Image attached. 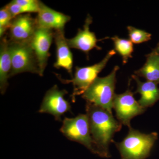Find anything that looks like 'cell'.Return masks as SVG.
I'll list each match as a JSON object with an SVG mask.
<instances>
[{
	"label": "cell",
	"instance_id": "1",
	"mask_svg": "<svg viewBox=\"0 0 159 159\" xmlns=\"http://www.w3.org/2000/svg\"><path fill=\"white\" fill-rule=\"evenodd\" d=\"M86 111L96 154L103 158L110 157L109 145L115 134L121 130L122 124L115 119L112 113L89 102H86Z\"/></svg>",
	"mask_w": 159,
	"mask_h": 159
},
{
	"label": "cell",
	"instance_id": "2",
	"mask_svg": "<svg viewBox=\"0 0 159 159\" xmlns=\"http://www.w3.org/2000/svg\"><path fill=\"white\" fill-rule=\"evenodd\" d=\"M157 132L146 134L130 128L128 134L120 142H115L121 159H146L158 139Z\"/></svg>",
	"mask_w": 159,
	"mask_h": 159
},
{
	"label": "cell",
	"instance_id": "3",
	"mask_svg": "<svg viewBox=\"0 0 159 159\" xmlns=\"http://www.w3.org/2000/svg\"><path fill=\"white\" fill-rule=\"evenodd\" d=\"M119 67L115 66L110 74L105 77H97L82 95L86 102L99 107L111 113L113 109L116 76Z\"/></svg>",
	"mask_w": 159,
	"mask_h": 159
},
{
	"label": "cell",
	"instance_id": "4",
	"mask_svg": "<svg viewBox=\"0 0 159 159\" xmlns=\"http://www.w3.org/2000/svg\"><path fill=\"white\" fill-rule=\"evenodd\" d=\"M9 48L11 60L10 77L25 72L39 75L37 59L30 42L9 40Z\"/></svg>",
	"mask_w": 159,
	"mask_h": 159
},
{
	"label": "cell",
	"instance_id": "5",
	"mask_svg": "<svg viewBox=\"0 0 159 159\" xmlns=\"http://www.w3.org/2000/svg\"><path fill=\"white\" fill-rule=\"evenodd\" d=\"M60 130L67 139L83 145L96 154L86 114H79L74 118H65Z\"/></svg>",
	"mask_w": 159,
	"mask_h": 159
},
{
	"label": "cell",
	"instance_id": "6",
	"mask_svg": "<svg viewBox=\"0 0 159 159\" xmlns=\"http://www.w3.org/2000/svg\"><path fill=\"white\" fill-rule=\"evenodd\" d=\"M116 53V52L113 49L109 51L105 57L99 62L88 66L76 67L73 78L69 80H62L67 83H72L73 84L74 89L71 95L72 101H75V97L82 95L84 93Z\"/></svg>",
	"mask_w": 159,
	"mask_h": 159
},
{
	"label": "cell",
	"instance_id": "7",
	"mask_svg": "<svg viewBox=\"0 0 159 159\" xmlns=\"http://www.w3.org/2000/svg\"><path fill=\"white\" fill-rule=\"evenodd\" d=\"M113 109L117 120L121 124L131 128L132 119L144 113L146 109L142 107L134 97V93L128 89L123 93L116 94L113 102Z\"/></svg>",
	"mask_w": 159,
	"mask_h": 159
},
{
	"label": "cell",
	"instance_id": "8",
	"mask_svg": "<svg viewBox=\"0 0 159 159\" xmlns=\"http://www.w3.org/2000/svg\"><path fill=\"white\" fill-rule=\"evenodd\" d=\"M67 93L66 90L60 89L57 85L53 86L46 93L39 112L50 114L55 120L61 121L63 115L71 111L70 104L64 98Z\"/></svg>",
	"mask_w": 159,
	"mask_h": 159
},
{
	"label": "cell",
	"instance_id": "9",
	"mask_svg": "<svg viewBox=\"0 0 159 159\" xmlns=\"http://www.w3.org/2000/svg\"><path fill=\"white\" fill-rule=\"evenodd\" d=\"M54 39L53 30L37 27L30 41L37 59L39 75L43 76L50 56V48Z\"/></svg>",
	"mask_w": 159,
	"mask_h": 159
},
{
	"label": "cell",
	"instance_id": "10",
	"mask_svg": "<svg viewBox=\"0 0 159 159\" xmlns=\"http://www.w3.org/2000/svg\"><path fill=\"white\" fill-rule=\"evenodd\" d=\"M93 23L92 16L88 14L86 18L83 29H78L74 37L67 39L70 48L76 49L85 53L89 58V52L93 49L101 50V47L97 45V43L101 39H98L96 34L90 30V26Z\"/></svg>",
	"mask_w": 159,
	"mask_h": 159
},
{
	"label": "cell",
	"instance_id": "11",
	"mask_svg": "<svg viewBox=\"0 0 159 159\" xmlns=\"http://www.w3.org/2000/svg\"><path fill=\"white\" fill-rule=\"evenodd\" d=\"M35 19L30 14L14 17L9 29L10 41L17 42H30L37 29Z\"/></svg>",
	"mask_w": 159,
	"mask_h": 159
},
{
	"label": "cell",
	"instance_id": "12",
	"mask_svg": "<svg viewBox=\"0 0 159 159\" xmlns=\"http://www.w3.org/2000/svg\"><path fill=\"white\" fill-rule=\"evenodd\" d=\"M70 19L69 16L51 9L41 2L35 18L38 28L55 31H64L66 24Z\"/></svg>",
	"mask_w": 159,
	"mask_h": 159
},
{
	"label": "cell",
	"instance_id": "13",
	"mask_svg": "<svg viewBox=\"0 0 159 159\" xmlns=\"http://www.w3.org/2000/svg\"><path fill=\"white\" fill-rule=\"evenodd\" d=\"M54 41L56 46V61L54 66L57 69H64L72 75L74 65L73 55L65 36L64 31H55Z\"/></svg>",
	"mask_w": 159,
	"mask_h": 159
},
{
	"label": "cell",
	"instance_id": "14",
	"mask_svg": "<svg viewBox=\"0 0 159 159\" xmlns=\"http://www.w3.org/2000/svg\"><path fill=\"white\" fill-rule=\"evenodd\" d=\"M133 78L137 83V89L135 93L141 95L138 102L142 107L145 109L153 106L159 100V88L157 84L151 81L142 82L135 75Z\"/></svg>",
	"mask_w": 159,
	"mask_h": 159
},
{
	"label": "cell",
	"instance_id": "15",
	"mask_svg": "<svg viewBox=\"0 0 159 159\" xmlns=\"http://www.w3.org/2000/svg\"><path fill=\"white\" fill-rule=\"evenodd\" d=\"M11 70V55L9 48V40L6 37L2 38L0 45V90L4 94L9 84Z\"/></svg>",
	"mask_w": 159,
	"mask_h": 159
},
{
	"label": "cell",
	"instance_id": "16",
	"mask_svg": "<svg viewBox=\"0 0 159 159\" xmlns=\"http://www.w3.org/2000/svg\"><path fill=\"white\" fill-rule=\"evenodd\" d=\"M146 60L141 68L135 71L138 77H142L151 81L159 84V54L154 49L146 55Z\"/></svg>",
	"mask_w": 159,
	"mask_h": 159
},
{
	"label": "cell",
	"instance_id": "17",
	"mask_svg": "<svg viewBox=\"0 0 159 159\" xmlns=\"http://www.w3.org/2000/svg\"><path fill=\"white\" fill-rule=\"evenodd\" d=\"M111 39L113 42L114 50L122 57L123 64H126L129 58L133 57L134 49L132 42L129 39L120 38L116 35Z\"/></svg>",
	"mask_w": 159,
	"mask_h": 159
},
{
	"label": "cell",
	"instance_id": "18",
	"mask_svg": "<svg viewBox=\"0 0 159 159\" xmlns=\"http://www.w3.org/2000/svg\"><path fill=\"white\" fill-rule=\"evenodd\" d=\"M6 7L9 10L13 17L19 15L25 14H30V13H38L39 11V7H29L19 5L15 2L11 1L6 5Z\"/></svg>",
	"mask_w": 159,
	"mask_h": 159
},
{
	"label": "cell",
	"instance_id": "19",
	"mask_svg": "<svg viewBox=\"0 0 159 159\" xmlns=\"http://www.w3.org/2000/svg\"><path fill=\"white\" fill-rule=\"evenodd\" d=\"M129 40L134 44L142 43L151 39L152 34L144 30L136 29L132 26L127 28Z\"/></svg>",
	"mask_w": 159,
	"mask_h": 159
},
{
	"label": "cell",
	"instance_id": "20",
	"mask_svg": "<svg viewBox=\"0 0 159 159\" xmlns=\"http://www.w3.org/2000/svg\"><path fill=\"white\" fill-rule=\"evenodd\" d=\"M13 16L6 6L0 10V37H4L6 31L9 30Z\"/></svg>",
	"mask_w": 159,
	"mask_h": 159
},
{
	"label": "cell",
	"instance_id": "21",
	"mask_svg": "<svg viewBox=\"0 0 159 159\" xmlns=\"http://www.w3.org/2000/svg\"><path fill=\"white\" fill-rule=\"evenodd\" d=\"M159 54V42L157 44V47H156L154 49Z\"/></svg>",
	"mask_w": 159,
	"mask_h": 159
}]
</instances>
